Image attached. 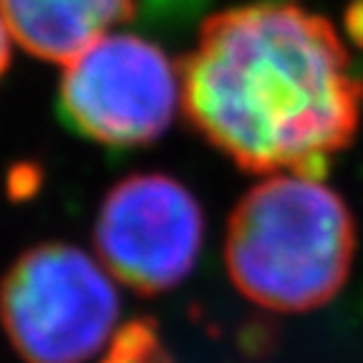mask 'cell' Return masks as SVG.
<instances>
[{
    "label": "cell",
    "instance_id": "cell-1",
    "mask_svg": "<svg viewBox=\"0 0 363 363\" xmlns=\"http://www.w3.org/2000/svg\"><path fill=\"white\" fill-rule=\"evenodd\" d=\"M179 79L189 121L247 172L320 177L361 119L363 86L346 45L298 3L260 0L212 16Z\"/></svg>",
    "mask_w": 363,
    "mask_h": 363
},
{
    "label": "cell",
    "instance_id": "cell-2",
    "mask_svg": "<svg viewBox=\"0 0 363 363\" xmlns=\"http://www.w3.org/2000/svg\"><path fill=\"white\" fill-rule=\"evenodd\" d=\"M353 250L356 227L346 202L318 177L288 172L240 199L227 227L225 260L247 301L301 313L338 293Z\"/></svg>",
    "mask_w": 363,
    "mask_h": 363
},
{
    "label": "cell",
    "instance_id": "cell-3",
    "mask_svg": "<svg viewBox=\"0 0 363 363\" xmlns=\"http://www.w3.org/2000/svg\"><path fill=\"white\" fill-rule=\"evenodd\" d=\"M116 320L108 272L74 245L28 247L0 280V325L26 363H86Z\"/></svg>",
    "mask_w": 363,
    "mask_h": 363
},
{
    "label": "cell",
    "instance_id": "cell-4",
    "mask_svg": "<svg viewBox=\"0 0 363 363\" xmlns=\"http://www.w3.org/2000/svg\"><path fill=\"white\" fill-rule=\"evenodd\" d=\"M179 99V71L162 48L113 33L66 63L58 108L84 139L106 147H142L169 129Z\"/></svg>",
    "mask_w": 363,
    "mask_h": 363
},
{
    "label": "cell",
    "instance_id": "cell-5",
    "mask_svg": "<svg viewBox=\"0 0 363 363\" xmlns=\"http://www.w3.org/2000/svg\"><path fill=\"white\" fill-rule=\"evenodd\" d=\"M202 230V210L184 184L167 174H131L104 197L94 240L113 278L154 295L189 275Z\"/></svg>",
    "mask_w": 363,
    "mask_h": 363
},
{
    "label": "cell",
    "instance_id": "cell-6",
    "mask_svg": "<svg viewBox=\"0 0 363 363\" xmlns=\"http://www.w3.org/2000/svg\"><path fill=\"white\" fill-rule=\"evenodd\" d=\"M0 13L30 56L68 63L129 21L134 0H0Z\"/></svg>",
    "mask_w": 363,
    "mask_h": 363
},
{
    "label": "cell",
    "instance_id": "cell-7",
    "mask_svg": "<svg viewBox=\"0 0 363 363\" xmlns=\"http://www.w3.org/2000/svg\"><path fill=\"white\" fill-rule=\"evenodd\" d=\"M104 363H169V358L162 348L157 328L149 320H136L116 335V343Z\"/></svg>",
    "mask_w": 363,
    "mask_h": 363
},
{
    "label": "cell",
    "instance_id": "cell-8",
    "mask_svg": "<svg viewBox=\"0 0 363 363\" xmlns=\"http://www.w3.org/2000/svg\"><path fill=\"white\" fill-rule=\"evenodd\" d=\"M11 30L6 26V18L0 13V79L6 76L8 66H11Z\"/></svg>",
    "mask_w": 363,
    "mask_h": 363
}]
</instances>
